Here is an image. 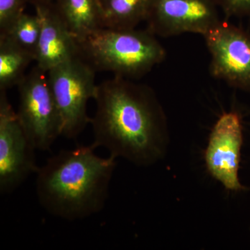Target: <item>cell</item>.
Instances as JSON below:
<instances>
[{
  "instance_id": "1",
  "label": "cell",
  "mask_w": 250,
  "mask_h": 250,
  "mask_svg": "<svg viewBox=\"0 0 250 250\" xmlns=\"http://www.w3.org/2000/svg\"><path fill=\"white\" fill-rule=\"evenodd\" d=\"M90 118L92 146L107 149L139 167L165 158L170 145L167 116L154 90L143 83L113 76L99 83Z\"/></svg>"
},
{
  "instance_id": "2",
  "label": "cell",
  "mask_w": 250,
  "mask_h": 250,
  "mask_svg": "<svg viewBox=\"0 0 250 250\" xmlns=\"http://www.w3.org/2000/svg\"><path fill=\"white\" fill-rule=\"evenodd\" d=\"M93 146L63 149L36 172L39 203L49 214L73 221L101 211L108 197L116 158L100 157Z\"/></svg>"
},
{
  "instance_id": "3",
  "label": "cell",
  "mask_w": 250,
  "mask_h": 250,
  "mask_svg": "<svg viewBox=\"0 0 250 250\" xmlns=\"http://www.w3.org/2000/svg\"><path fill=\"white\" fill-rule=\"evenodd\" d=\"M81 57L97 72L138 80L165 60L166 51L148 29L101 28L79 42Z\"/></svg>"
},
{
  "instance_id": "4",
  "label": "cell",
  "mask_w": 250,
  "mask_h": 250,
  "mask_svg": "<svg viewBox=\"0 0 250 250\" xmlns=\"http://www.w3.org/2000/svg\"><path fill=\"white\" fill-rule=\"evenodd\" d=\"M96 70L81 56L47 72L51 91L62 122V136L75 139L90 124L88 103L95 98Z\"/></svg>"
},
{
  "instance_id": "5",
  "label": "cell",
  "mask_w": 250,
  "mask_h": 250,
  "mask_svg": "<svg viewBox=\"0 0 250 250\" xmlns=\"http://www.w3.org/2000/svg\"><path fill=\"white\" fill-rule=\"evenodd\" d=\"M17 86V115L23 129L36 149L48 150L62 136V122L47 72L36 65Z\"/></svg>"
},
{
  "instance_id": "6",
  "label": "cell",
  "mask_w": 250,
  "mask_h": 250,
  "mask_svg": "<svg viewBox=\"0 0 250 250\" xmlns=\"http://www.w3.org/2000/svg\"><path fill=\"white\" fill-rule=\"evenodd\" d=\"M210 56V75L250 93V32L220 21L203 36Z\"/></svg>"
},
{
  "instance_id": "7",
  "label": "cell",
  "mask_w": 250,
  "mask_h": 250,
  "mask_svg": "<svg viewBox=\"0 0 250 250\" xmlns=\"http://www.w3.org/2000/svg\"><path fill=\"white\" fill-rule=\"evenodd\" d=\"M36 150L23 129L17 115L7 98L6 90H0V192L14 191L36 173Z\"/></svg>"
},
{
  "instance_id": "8",
  "label": "cell",
  "mask_w": 250,
  "mask_h": 250,
  "mask_svg": "<svg viewBox=\"0 0 250 250\" xmlns=\"http://www.w3.org/2000/svg\"><path fill=\"white\" fill-rule=\"evenodd\" d=\"M243 126L238 112H224L215 122L204 154L208 174L228 191L250 190L239 179Z\"/></svg>"
},
{
  "instance_id": "9",
  "label": "cell",
  "mask_w": 250,
  "mask_h": 250,
  "mask_svg": "<svg viewBox=\"0 0 250 250\" xmlns=\"http://www.w3.org/2000/svg\"><path fill=\"white\" fill-rule=\"evenodd\" d=\"M218 8L212 0H149L146 22L156 36H203L221 21Z\"/></svg>"
},
{
  "instance_id": "10",
  "label": "cell",
  "mask_w": 250,
  "mask_h": 250,
  "mask_svg": "<svg viewBox=\"0 0 250 250\" xmlns=\"http://www.w3.org/2000/svg\"><path fill=\"white\" fill-rule=\"evenodd\" d=\"M31 1L41 22L36 65L47 72L62 62L80 56L78 42L56 11L53 2Z\"/></svg>"
},
{
  "instance_id": "11",
  "label": "cell",
  "mask_w": 250,
  "mask_h": 250,
  "mask_svg": "<svg viewBox=\"0 0 250 250\" xmlns=\"http://www.w3.org/2000/svg\"><path fill=\"white\" fill-rule=\"evenodd\" d=\"M53 4L78 43L103 28L99 0H54Z\"/></svg>"
},
{
  "instance_id": "12",
  "label": "cell",
  "mask_w": 250,
  "mask_h": 250,
  "mask_svg": "<svg viewBox=\"0 0 250 250\" xmlns=\"http://www.w3.org/2000/svg\"><path fill=\"white\" fill-rule=\"evenodd\" d=\"M103 28L134 29L147 18L149 0H99Z\"/></svg>"
},
{
  "instance_id": "13",
  "label": "cell",
  "mask_w": 250,
  "mask_h": 250,
  "mask_svg": "<svg viewBox=\"0 0 250 250\" xmlns=\"http://www.w3.org/2000/svg\"><path fill=\"white\" fill-rule=\"evenodd\" d=\"M35 55L0 36V90H6L18 85Z\"/></svg>"
},
{
  "instance_id": "14",
  "label": "cell",
  "mask_w": 250,
  "mask_h": 250,
  "mask_svg": "<svg viewBox=\"0 0 250 250\" xmlns=\"http://www.w3.org/2000/svg\"><path fill=\"white\" fill-rule=\"evenodd\" d=\"M41 31L40 18L37 14L29 15L24 13L14 24L4 34V36L15 43L27 49L35 55Z\"/></svg>"
},
{
  "instance_id": "15",
  "label": "cell",
  "mask_w": 250,
  "mask_h": 250,
  "mask_svg": "<svg viewBox=\"0 0 250 250\" xmlns=\"http://www.w3.org/2000/svg\"><path fill=\"white\" fill-rule=\"evenodd\" d=\"M31 0H0V34H4L24 14Z\"/></svg>"
},
{
  "instance_id": "16",
  "label": "cell",
  "mask_w": 250,
  "mask_h": 250,
  "mask_svg": "<svg viewBox=\"0 0 250 250\" xmlns=\"http://www.w3.org/2000/svg\"><path fill=\"white\" fill-rule=\"evenodd\" d=\"M228 17L250 18V0H212Z\"/></svg>"
},
{
  "instance_id": "17",
  "label": "cell",
  "mask_w": 250,
  "mask_h": 250,
  "mask_svg": "<svg viewBox=\"0 0 250 250\" xmlns=\"http://www.w3.org/2000/svg\"><path fill=\"white\" fill-rule=\"evenodd\" d=\"M34 1H41V2L52 3L54 2V0H34Z\"/></svg>"
},
{
  "instance_id": "18",
  "label": "cell",
  "mask_w": 250,
  "mask_h": 250,
  "mask_svg": "<svg viewBox=\"0 0 250 250\" xmlns=\"http://www.w3.org/2000/svg\"></svg>"
}]
</instances>
